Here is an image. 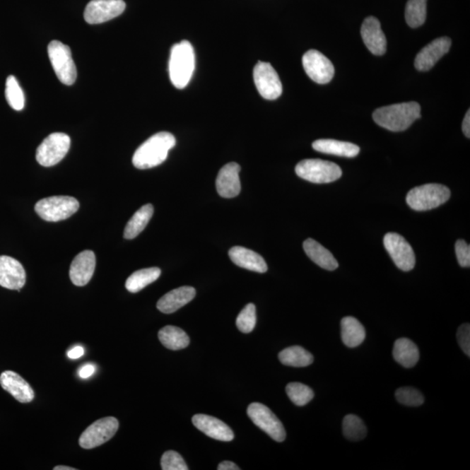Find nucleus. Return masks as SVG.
I'll list each match as a JSON object with an SVG mask.
<instances>
[{
    "label": "nucleus",
    "instance_id": "31",
    "mask_svg": "<svg viewBox=\"0 0 470 470\" xmlns=\"http://www.w3.org/2000/svg\"><path fill=\"white\" fill-rule=\"evenodd\" d=\"M161 270L159 268H149L136 271L126 281V288L130 293H138L146 286L159 279Z\"/></svg>",
    "mask_w": 470,
    "mask_h": 470
},
{
    "label": "nucleus",
    "instance_id": "44",
    "mask_svg": "<svg viewBox=\"0 0 470 470\" xmlns=\"http://www.w3.org/2000/svg\"><path fill=\"white\" fill-rule=\"evenodd\" d=\"M218 469L219 470H239L240 468L234 462L230 461H225L221 462L219 466H218Z\"/></svg>",
    "mask_w": 470,
    "mask_h": 470
},
{
    "label": "nucleus",
    "instance_id": "42",
    "mask_svg": "<svg viewBox=\"0 0 470 470\" xmlns=\"http://www.w3.org/2000/svg\"><path fill=\"white\" fill-rule=\"evenodd\" d=\"M84 348L78 346V347L70 349V351L67 352V356H69L70 359L76 360L84 356Z\"/></svg>",
    "mask_w": 470,
    "mask_h": 470
},
{
    "label": "nucleus",
    "instance_id": "32",
    "mask_svg": "<svg viewBox=\"0 0 470 470\" xmlns=\"http://www.w3.org/2000/svg\"><path fill=\"white\" fill-rule=\"evenodd\" d=\"M426 17L427 0H409L405 8V20L411 28L423 25Z\"/></svg>",
    "mask_w": 470,
    "mask_h": 470
},
{
    "label": "nucleus",
    "instance_id": "24",
    "mask_svg": "<svg viewBox=\"0 0 470 470\" xmlns=\"http://www.w3.org/2000/svg\"><path fill=\"white\" fill-rule=\"evenodd\" d=\"M304 251L307 257L321 268L329 271L336 270L339 263L331 252L321 245L317 240L307 239L303 243Z\"/></svg>",
    "mask_w": 470,
    "mask_h": 470
},
{
    "label": "nucleus",
    "instance_id": "1",
    "mask_svg": "<svg viewBox=\"0 0 470 470\" xmlns=\"http://www.w3.org/2000/svg\"><path fill=\"white\" fill-rule=\"evenodd\" d=\"M176 140L170 133L160 131L150 137L135 151L133 164L138 169H149L163 164L168 152L175 148Z\"/></svg>",
    "mask_w": 470,
    "mask_h": 470
},
{
    "label": "nucleus",
    "instance_id": "35",
    "mask_svg": "<svg viewBox=\"0 0 470 470\" xmlns=\"http://www.w3.org/2000/svg\"><path fill=\"white\" fill-rule=\"evenodd\" d=\"M289 399L297 406H305L313 400L314 391L310 387L300 382H291L286 387Z\"/></svg>",
    "mask_w": 470,
    "mask_h": 470
},
{
    "label": "nucleus",
    "instance_id": "10",
    "mask_svg": "<svg viewBox=\"0 0 470 470\" xmlns=\"http://www.w3.org/2000/svg\"><path fill=\"white\" fill-rule=\"evenodd\" d=\"M119 430L118 420L114 417H105L96 421L83 432L80 445L83 449L91 450L104 445L114 437Z\"/></svg>",
    "mask_w": 470,
    "mask_h": 470
},
{
    "label": "nucleus",
    "instance_id": "15",
    "mask_svg": "<svg viewBox=\"0 0 470 470\" xmlns=\"http://www.w3.org/2000/svg\"><path fill=\"white\" fill-rule=\"evenodd\" d=\"M452 41L447 37H438L425 47L417 54L415 60L416 69L427 71L433 69L439 59L449 52Z\"/></svg>",
    "mask_w": 470,
    "mask_h": 470
},
{
    "label": "nucleus",
    "instance_id": "12",
    "mask_svg": "<svg viewBox=\"0 0 470 470\" xmlns=\"http://www.w3.org/2000/svg\"><path fill=\"white\" fill-rule=\"evenodd\" d=\"M383 243L398 269L409 272L415 268V253L404 237L396 233H389L383 239Z\"/></svg>",
    "mask_w": 470,
    "mask_h": 470
},
{
    "label": "nucleus",
    "instance_id": "22",
    "mask_svg": "<svg viewBox=\"0 0 470 470\" xmlns=\"http://www.w3.org/2000/svg\"><path fill=\"white\" fill-rule=\"evenodd\" d=\"M196 291L193 287H182L174 289L159 300L157 308L164 314H172L194 300Z\"/></svg>",
    "mask_w": 470,
    "mask_h": 470
},
{
    "label": "nucleus",
    "instance_id": "40",
    "mask_svg": "<svg viewBox=\"0 0 470 470\" xmlns=\"http://www.w3.org/2000/svg\"><path fill=\"white\" fill-rule=\"evenodd\" d=\"M457 341L462 351L469 357L470 356V326L469 323H465L459 327L457 331Z\"/></svg>",
    "mask_w": 470,
    "mask_h": 470
},
{
    "label": "nucleus",
    "instance_id": "4",
    "mask_svg": "<svg viewBox=\"0 0 470 470\" xmlns=\"http://www.w3.org/2000/svg\"><path fill=\"white\" fill-rule=\"evenodd\" d=\"M450 190L440 184H426L413 188L406 201L416 211H428L445 204L450 198Z\"/></svg>",
    "mask_w": 470,
    "mask_h": 470
},
{
    "label": "nucleus",
    "instance_id": "5",
    "mask_svg": "<svg viewBox=\"0 0 470 470\" xmlns=\"http://www.w3.org/2000/svg\"><path fill=\"white\" fill-rule=\"evenodd\" d=\"M295 172L300 178L317 184L334 182L342 175L339 165L319 159L300 161L295 167Z\"/></svg>",
    "mask_w": 470,
    "mask_h": 470
},
{
    "label": "nucleus",
    "instance_id": "41",
    "mask_svg": "<svg viewBox=\"0 0 470 470\" xmlns=\"http://www.w3.org/2000/svg\"><path fill=\"white\" fill-rule=\"evenodd\" d=\"M95 372V367L93 364H86L81 368L78 375L83 379L89 378Z\"/></svg>",
    "mask_w": 470,
    "mask_h": 470
},
{
    "label": "nucleus",
    "instance_id": "6",
    "mask_svg": "<svg viewBox=\"0 0 470 470\" xmlns=\"http://www.w3.org/2000/svg\"><path fill=\"white\" fill-rule=\"evenodd\" d=\"M80 208V203L70 196H52L37 202L35 212L49 223L69 219Z\"/></svg>",
    "mask_w": 470,
    "mask_h": 470
},
{
    "label": "nucleus",
    "instance_id": "28",
    "mask_svg": "<svg viewBox=\"0 0 470 470\" xmlns=\"http://www.w3.org/2000/svg\"><path fill=\"white\" fill-rule=\"evenodd\" d=\"M153 214V206L152 204H146L139 209L126 225L125 231H124L125 239L136 238L148 225L150 220L152 219Z\"/></svg>",
    "mask_w": 470,
    "mask_h": 470
},
{
    "label": "nucleus",
    "instance_id": "9",
    "mask_svg": "<svg viewBox=\"0 0 470 470\" xmlns=\"http://www.w3.org/2000/svg\"><path fill=\"white\" fill-rule=\"evenodd\" d=\"M247 415L257 427L276 442H283L286 430L283 424L264 404L254 402L248 406Z\"/></svg>",
    "mask_w": 470,
    "mask_h": 470
},
{
    "label": "nucleus",
    "instance_id": "39",
    "mask_svg": "<svg viewBox=\"0 0 470 470\" xmlns=\"http://www.w3.org/2000/svg\"><path fill=\"white\" fill-rule=\"evenodd\" d=\"M456 254L459 265L462 268H469L470 247L464 240H459L456 243Z\"/></svg>",
    "mask_w": 470,
    "mask_h": 470
},
{
    "label": "nucleus",
    "instance_id": "45",
    "mask_svg": "<svg viewBox=\"0 0 470 470\" xmlns=\"http://www.w3.org/2000/svg\"><path fill=\"white\" fill-rule=\"evenodd\" d=\"M54 470H76V469L67 467V466H57L54 469Z\"/></svg>",
    "mask_w": 470,
    "mask_h": 470
},
{
    "label": "nucleus",
    "instance_id": "29",
    "mask_svg": "<svg viewBox=\"0 0 470 470\" xmlns=\"http://www.w3.org/2000/svg\"><path fill=\"white\" fill-rule=\"evenodd\" d=\"M161 343L171 351H180L190 343L189 336L185 331L175 326H165L158 334Z\"/></svg>",
    "mask_w": 470,
    "mask_h": 470
},
{
    "label": "nucleus",
    "instance_id": "33",
    "mask_svg": "<svg viewBox=\"0 0 470 470\" xmlns=\"http://www.w3.org/2000/svg\"><path fill=\"white\" fill-rule=\"evenodd\" d=\"M342 430H343L345 437L351 441H360L367 435V428L363 420L355 415L345 416L343 423H342Z\"/></svg>",
    "mask_w": 470,
    "mask_h": 470
},
{
    "label": "nucleus",
    "instance_id": "16",
    "mask_svg": "<svg viewBox=\"0 0 470 470\" xmlns=\"http://www.w3.org/2000/svg\"><path fill=\"white\" fill-rule=\"evenodd\" d=\"M26 274L23 266L13 257H0V286L20 291L25 284Z\"/></svg>",
    "mask_w": 470,
    "mask_h": 470
},
{
    "label": "nucleus",
    "instance_id": "43",
    "mask_svg": "<svg viewBox=\"0 0 470 470\" xmlns=\"http://www.w3.org/2000/svg\"><path fill=\"white\" fill-rule=\"evenodd\" d=\"M462 131L466 137L469 139L470 137V111L467 112L466 114L464 122H462Z\"/></svg>",
    "mask_w": 470,
    "mask_h": 470
},
{
    "label": "nucleus",
    "instance_id": "23",
    "mask_svg": "<svg viewBox=\"0 0 470 470\" xmlns=\"http://www.w3.org/2000/svg\"><path fill=\"white\" fill-rule=\"evenodd\" d=\"M229 257L235 265L254 272L266 273L268 265L265 259L255 252L246 247H234L228 252Z\"/></svg>",
    "mask_w": 470,
    "mask_h": 470
},
{
    "label": "nucleus",
    "instance_id": "34",
    "mask_svg": "<svg viewBox=\"0 0 470 470\" xmlns=\"http://www.w3.org/2000/svg\"><path fill=\"white\" fill-rule=\"evenodd\" d=\"M6 98L9 106L16 111L25 107V95L16 78L11 75L6 83Z\"/></svg>",
    "mask_w": 470,
    "mask_h": 470
},
{
    "label": "nucleus",
    "instance_id": "14",
    "mask_svg": "<svg viewBox=\"0 0 470 470\" xmlns=\"http://www.w3.org/2000/svg\"><path fill=\"white\" fill-rule=\"evenodd\" d=\"M302 65L307 76L318 84H327L332 81L334 66L332 62L317 50H310L303 55Z\"/></svg>",
    "mask_w": 470,
    "mask_h": 470
},
{
    "label": "nucleus",
    "instance_id": "13",
    "mask_svg": "<svg viewBox=\"0 0 470 470\" xmlns=\"http://www.w3.org/2000/svg\"><path fill=\"white\" fill-rule=\"evenodd\" d=\"M125 9L124 0H92L86 7L84 18L91 25L105 23L119 16Z\"/></svg>",
    "mask_w": 470,
    "mask_h": 470
},
{
    "label": "nucleus",
    "instance_id": "11",
    "mask_svg": "<svg viewBox=\"0 0 470 470\" xmlns=\"http://www.w3.org/2000/svg\"><path fill=\"white\" fill-rule=\"evenodd\" d=\"M254 81L259 93L264 99L274 100L281 95L280 77L271 64L259 61L254 69Z\"/></svg>",
    "mask_w": 470,
    "mask_h": 470
},
{
    "label": "nucleus",
    "instance_id": "37",
    "mask_svg": "<svg viewBox=\"0 0 470 470\" xmlns=\"http://www.w3.org/2000/svg\"><path fill=\"white\" fill-rule=\"evenodd\" d=\"M396 398L400 404L411 406V407H418L424 402L423 394L411 387H404V388L397 389Z\"/></svg>",
    "mask_w": 470,
    "mask_h": 470
},
{
    "label": "nucleus",
    "instance_id": "2",
    "mask_svg": "<svg viewBox=\"0 0 470 470\" xmlns=\"http://www.w3.org/2000/svg\"><path fill=\"white\" fill-rule=\"evenodd\" d=\"M420 118L421 107L415 101L378 108L373 114V119L377 125L392 131L407 130Z\"/></svg>",
    "mask_w": 470,
    "mask_h": 470
},
{
    "label": "nucleus",
    "instance_id": "21",
    "mask_svg": "<svg viewBox=\"0 0 470 470\" xmlns=\"http://www.w3.org/2000/svg\"><path fill=\"white\" fill-rule=\"evenodd\" d=\"M0 385L21 404H28L35 399V392L32 387L13 371L3 372L0 375Z\"/></svg>",
    "mask_w": 470,
    "mask_h": 470
},
{
    "label": "nucleus",
    "instance_id": "36",
    "mask_svg": "<svg viewBox=\"0 0 470 470\" xmlns=\"http://www.w3.org/2000/svg\"><path fill=\"white\" fill-rule=\"evenodd\" d=\"M257 324V308L253 303L247 304L236 319L237 328L240 332L249 334Z\"/></svg>",
    "mask_w": 470,
    "mask_h": 470
},
{
    "label": "nucleus",
    "instance_id": "19",
    "mask_svg": "<svg viewBox=\"0 0 470 470\" xmlns=\"http://www.w3.org/2000/svg\"><path fill=\"white\" fill-rule=\"evenodd\" d=\"M363 40L372 54L381 56L387 50V40L377 18L368 17L360 29Z\"/></svg>",
    "mask_w": 470,
    "mask_h": 470
},
{
    "label": "nucleus",
    "instance_id": "20",
    "mask_svg": "<svg viewBox=\"0 0 470 470\" xmlns=\"http://www.w3.org/2000/svg\"><path fill=\"white\" fill-rule=\"evenodd\" d=\"M195 428L205 435L218 441L230 442L235 437L234 432L225 424L216 417L208 415H195L192 419Z\"/></svg>",
    "mask_w": 470,
    "mask_h": 470
},
{
    "label": "nucleus",
    "instance_id": "27",
    "mask_svg": "<svg viewBox=\"0 0 470 470\" xmlns=\"http://www.w3.org/2000/svg\"><path fill=\"white\" fill-rule=\"evenodd\" d=\"M341 339L348 348L358 347L366 338V331L358 319L352 317H344L341 322Z\"/></svg>",
    "mask_w": 470,
    "mask_h": 470
},
{
    "label": "nucleus",
    "instance_id": "8",
    "mask_svg": "<svg viewBox=\"0 0 470 470\" xmlns=\"http://www.w3.org/2000/svg\"><path fill=\"white\" fill-rule=\"evenodd\" d=\"M71 139L63 133L49 135L37 149L36 160L43 167L57 165L69 153Z\"/></svg>",
    "mask_w": 470,
    "mask_h": 470
},
{
    "label": "nucleus",
    "instance_id": "30",
    "mask_svg": "<svg viewBox=\"0 0 470 470\" xmlns=\"http://www.w3.org/2000/svg\"><path fill=\"white\" fill-rule=\"evenodd\" d=\"M279 360L286 366L304 368L314 363V356L305 348L294 346L282 351L279 353Z\"/></svg>",
    "mask_w": 470,
    "mask_h": 470
},
{
    "label": "nucleus",
    "instance_id": "26",
    "mask_svg": "<svg viewBox=\"0 0 470 470\" xmlns=\"http://www.w3.org/2000/svg\"><path fill=\"white\" fill-rule=\"evenodd\" d=\"M312 146L315 151L340 157L353 158L360 153L358 146L351 142L336 140H318L315 141Z\"/></svg>",
    "mask_w": 470,
    "mask_h": 470
},
{
    "label": "nucleus",
    "instance_id": "38",
    "mask_svg": "<svg viewBox=\"0 0 470 470\" xmlns=\"http://www.w3.org/2000/svg\"><path fill=\"white\" fill-rule=\"evenodd\" d=\"M161 469L163 470H188L185 461L175 451H167L163 454L160 461Z\"/></svg>",
    "mask_w": 470,
    "mask_h": 470
},
{
    "label": "nucleus",
    "instance_id": "3",
    "mask_svg": "<svg viewBox=\"0 0 470 470\" xmlns=\"http://www.w3.org/2000/svg\"><path fill=\"white\" fill-rule=\"evenodd\" d=\"M195 69L194 47L189 41L182 40L172 47L169 59V75L176 88H185L190 82Z\"/></svg>",
    "mask_w": 470,
    "mask_h": 470
},
{
    "label": "nucleus",
    "instance_id": "18",
    "mask_svg": "<svg viewBox=\"0 0 470 470\" xmlns=\"http://www.w3.org/2000/svg\"><path fill=\"white\" fill-rule=\"evenodd\" d=\"M240 167L235 163L225 165L217 176L216 188L221 197L231 199L238 196L242 189L239 174Z\"/></svg>",
    "mask_w": 470,
    "mask_h": 470
},
{
    "label": "nucleus",
    "instance_id": "17",
    "mask_svg": "<svg viewBox=\"0 0 470 470\" xmlns=\"http://www.w3.org/2000/svg\"><path fill=\"white\" fill-rule=\"evenodd\" d=\"M96 257L91 250H85L78 254L71 262L70 279L77 287H84L91 281L95 270Z\"/></svg>",
    "mask_w": 470,
    "mask_h": 470
},
{
    "label": "nucleus",
    "instance_id": "7",
    "mask_svg": "<svg viewBox=\"0 0 470 470\" xmlns=\"http://www.w3.org/2000/svg\"><path fill=\"white\" fill-rule=\"evenodd\" d=\"M47 52L52 69L59 81L66 86L74 84L77 69L69 47L60 41L54 40L49 44Z\"/></svg>",
    "mask_w": 470,
    "mask_h": 470
},
{
    "label": "nucleus",
    "instance_id": "25",
    "mask_svg": "<svg viewBox=\"0 0 470 470\" xmlns=\"http://www.w3.org/2000/svg\"><path fill=\"white\" fill-rule=\"evenodd\" d=\"M393 356L396 362L402 367H415L420 359L418 347L411 340L401 338L394 342Z\"/></svg>",
    "mask_w": 470,
    "mask_h": 470
}]
</instances>
